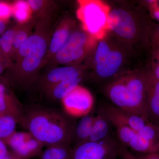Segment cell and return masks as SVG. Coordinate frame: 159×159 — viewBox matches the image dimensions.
Instances as JSON below:
<instances>
[{
  "label": "cell",
  "instance_id": "obj_1",
  "mask_svg": "<svg viewBox=\"0 0 159 159\" xmlns=\"http://www.w3.org/2000/svg\"><path fill=\"white\" fill-rule=\"evenodd\" d=\"M50 17L38 20L34 31L19 49L3 77L12 87L27 89L37 82L51 38Z\"/></svg>",
  "mask_w": 159,
  "mask_h": 159
},
{
  "label": "cell",
  "instance_id": "obj_2",
  "mask_svg": "<svg viewBox=\"0 0 159 159\" xmlns=\"http://www.w3.org/2000/svg\"><path fill=\"white\" fill-rule=\"evenodd\" d=\"M150 77V74H124L109 84L107 94L117 108L126 113L148 120L147 99Z\"/></svg>",
  "mask_w": 159,
  "mask_h": 159
},
{
  "label": "cell",
  "instance_id": "obj_3",
  "mask_svg": "<svg viewBox=\"0 0 159 159\" xmlns=\"http://www.w3.org/2000/svg\"><path fill=\"white\" fill-rule=\"evenodd\" d=\"M25 113L26 129L43 145L70 144L74 129L63 114L38 106Z\"/></svg>",
  "mask_w": 159,
  "mask_h": 159
},
{
  "label": "cell",
  "instance_id": "obj_4",
  "mask_svg": "<svg viewBox=\"0 0 159 159\" xmlns=\"http://www.w3.org/2000/svg\"><path fill=\"white\" fill-rule=\"evenodd\" d=\"M77 16L82 30L95 39L101 40L110 31V6L99 0H79Z\"/></svg>",
  "mask_w": 159,
  "mask_h": 159
},
{
  "label": "cell",
  "instance_id": "obj_5",
  "mask_svg": "<svg viewBox=\"0 0 159 159\" xmlns=\"http://www.w3.org/2000/svg\"><path fill=\"white\" fill-rule=\"evenodd\" d=\"M108 24L110 31L124 40L132 41L139 38L144 43L150 38L153 26L146 16L135 19L131 12L122 8L111 9Z\"/></svg>",
  "mask_w": 159,
  "mask_h": 159
},
{
  "label": "cell",
  "instance_id": "obj_6",
  "mask_svg": "<svg viewBox=\"0 0 159 159\" xmlns=\"http://www.w3.org/2000/svg\"><path fill=\"white\" fill-rule=\"evenodd\" d=\"M97 40L83 30L73 31L68 40L47 65H70L84 58L92 51Z\"/></svg>",
  "mask_w": 159,
  "mask_h": 159
},
{
  "label": "cell",
  "instance_id": "obj_7",
  "mask_svg": "<svg viewBox=\"0 0 159 159\" xmlns=\"http://www.w3.org/2000/svg\"><path fill=\"white\" fill-rule=\"evenodd\" d=\"M119 145L108 136L96 142H85L72 149L69 159H115L119 155Z\"/></svg>",
  "mask_w": 159,
  "mask_h": 159
},
{
  "label": "cell",
  "instance_id": "obj_8",
  "mask_svg": "<svg viewBox=\"0 0 159 159\" xmlns=\"http://www.w3.org/2000/svg\"><path fill=\"white\" fill-rule=\"evenodd\" d=\"M96 73L98 77L107 78L115 75L123 62L122 53L104 41L99 42L95 54Z\"/></svg>",
  "mask_w": 159,
  "mask_h": 159
},
{
  "label": "cell",
  "instance_id": "obj_9",
  "mask_svg": "<svg viewBox=\"0 0 159 159\" xmlns=\"http://www.w3.org/2000/svg\"><path fill=\"white\" fill-rule=\"evenodd\" d=\"M64 110L69 116L81 118L90 113L94 98L89 91L78 85L61 99Z\"/></svg>",
  "mask_w": 159,
  "mask_h": 159
},
{
  "label": "cell",
  "instance_id": "obj_10",
  "mask_svg": "<svg viewBox=\"0 0 159 159\" xmlns=\"http://www.w3.org/2000/svg\"><path fill=\"white\" fill-rule=\"evenodd\" d=\"M11 151L25 159L41 155L44 145L29 132L15 131L3 140Z\"/></svg>",
  "mask_w": 159,
  "mask_h": 159
},
{
  "label": "cell",
  "instance_id": "obj_11",
  "mask_svg": "<svg viewBox=\"0 0 159 159\" xmlns=\"http://www.w3.org/2000/svg\"><path fill=\"white\" fill-rule=\"evenodd\" d=\"M0 113L12 117L17 124L26 128L25 111L12 86L3 76L0 77Z\"/></svg>",
  "mask_w": 159,
  "mask_h": 159
},
{
  "label": "cell",
  "instance_id": "obj_12",
  "mask_svg": "<svg viewBox=\"0 0 159 159\" xmlns=\"http://www.w3.org/2000/svg\"><path fill=\"white\" fill-rule=\"evenodd\" d=\"M74 23L70 19H64L60 22L50 39L44 66L66 44L74 31Z\"/></svg>",
  "mask_w": 159,
  "mask_h": 159
},
{
  "label": "cell",
  "instance_id": "obj_13",
  "mask_svg": "<svg viewBox=\"0 0 159 159\" xmlns=\"http://www.w3.org/2000/svg\"><path fill=\"white\" fill-rule=\"evenodd\" d=\"M102 111L113 125H126L136 132L149 122L148 119L143 117L126 113L115 106L109 105L103 108Z\"/></svg>",
  "mask_w": 159,
  "mask_h": 159
},
{
  "label": "cell",
  "instance_id": "obj_14",
  "mask_svg": "<svg viewBox=\"0 0 159 159\" xmlns=\"http://www.w3.org/2000/svg\"><path fill=\"white\" fill-rule=\"evenodd\" d=\"M81 72L78 68L74 66L57 67L50 70L43 77L38 80L40 88L45 92L51 87L63 80Z\"/></svg>",
  "mask_w": 159,
  "mask_h": 159
},
{
  "label": "cell",
  "instance_id": "obj_15",
  "mask_svg": "<svg viewBox=\"0 0 159 159\" xmlns=\"http://www.w3.org/2000/svg\"><path fill=\"white\" fill-rule=\"evenodd\" d=\"M150 74L147 99V115L149 122L159 126V80Z\"/></svg>",
  "mask_w": 159,
  "mask_h": 159
},
{
  "label": "cell",
  "instance_id": "obj_16",
  "mask_svg": "<svg viewBox=\"0 0 159 159\" xmlns=\"http://www.w3.org/2000/svg\"><path fill=\"white\" fill-rule=\"evenodd\" d=\"M81 72L77 73L63 80L51 87L45 92L50 99H61L74 89L82 80Z\"/></svg>",
  "mask_w": 159,
  "mask_h": 159
},
{
  "label": "cell",
  "instance_id": "obj_17",
  "mask_svg": "<svg viewBox=\"0 0 159 159\" xmlns=\"http://www.w3.org/2000/svg\"><path fill=\"white\" fill-rule=\"evenodd\" d=\"M110 122L102 111L97 113L95 116L90 135L87 142H98L108 137Z\"/></svg>",
  "mask_w": 159,
  "mask_h": 159
},
{
  "label": "cell",
  "instance_id": "obj_18",
  "mask_svg": "<svg viewBox=\"0 0 159 159\" xmlns=\"http://www.w3.org/2000/svg\"><path fill=\"white\" fill-rule=\"evenodd\" d=\"M38 18H32L25 24H17L15 26L13 45V56L11 62L15 57L19 49L32 33V29L36 26Z\"/></svg>",
  "mask_w": 159,
  "mask_h": 159
},
{
  "label": "cell",
  "instance_id": "obj_19",
  "mask_svg": "<svg viewBox=\"0 0 159 159\" xmlns=\"http://www.w3.org/2000/svg\"><path fill=\"white\" fill-rule=\"evenodd\" d=\"M95 116L89 115L81 117L74 129L73 137L77 142V145L87 142L90 135Z\"/></svg>",
  "mask_w": 159,
  "mask_h": 159
},
{
  "label": "cell",
  "instance_id": "obj_20",
  "mask_svg": "<svg viewBox=\"0 0 159 159\" xmlns=\"http://www.w3.org/2000/svg\"><path fill=\"white\" fill-rule=\"evenodd\" d=\"M128 146L134 150L142 154L159 152V144L142 138L137 132L129 144Z\"/></svg>",
  "mask_w": 159,
  "mask_h": 159
},
{
  "label": "cell",
  "instance_id": "obj_21",
  "mask_svg": "<svg viewBox=\"0 0 159 159\" xmlns=\"http://www.w3.org/2000/svg\"><path fill=\"white\" fill-rule=\"evenodd\" d=\"M72 149L70 144L50 145L41 155V159H69Z\"/></svg>",
  "mask_w": 159,
  "mask_h": 159
},
{
  "label": "cell",
  "instance_id": "obj_22",
  "mask_svg": "<svg viewBox=\"0 0 159 159\" xmlns=\"http://www.w3.org/2000/svg\"><path fill=\"white\" fill-rule=\"evenodd\" d=\"M12 14L18 24H25L32 18V12L27 1H16L11 4Z\"/></svg>",
  "mask_w": 159,
  "mask_h": 159
},
{
  "label": "cell",
  "instance_id": "obj_23",
  "mask_svg": "<svg viewBox=\"0 0 159 159\" xmlns=\"http://www.w3.org/2000/svg\"><path fill=\"white\" fill-rule=\"evenodd\" d=\"M32 12L38 18L50 17L54 6L53 2L43 0L27 1Z\"/></svg>",
  "mask_w": 159,
  "mask_h": 159
},
{
  "label": "cell",
  "instance_id": "obj_24",
  "mask_svg": "<svg viewBox=\"0 0 159 159\" xmlns=\"http://www.w3.org/2000/svg\"><path fill=\"white\" fill-rule=\"evenodd\" d=\"M15 31V26L6 30L0 37V49L3 53L11 60V61L13 56Z\"/></svg>",
  "mask_w": 159,
  "mask_h": 159
},
{
  "label": "cell",
  "instance_id": "obj_25",
  "mask_svg": "<svg viewBox=\"0 0 159 159\" xmlns=\"http://www.w3.org/2000/svg\"><path fill=\"white\" fill-rule=\"evenodd\" d=\"M16 124L12 117L0 113V140L3 141L15 131Z\"/></svg>",
  "mask_w": 159,
  "mask_h": 159
},
{
  "label": "cell",
  "instance_id": "obj_26",
  "mask_svg": "<svg viewBox=\"0 0 159 159\" xmlns=\"http://www.w3.org/2000/svg\"><path fill=\"white\" fill-rule=\"evenodd\" d=\"M140 136L159 144V126L149 122L137 132Z\"/></svg>",
  "mask_w": 159,
  "mask_h": 159
},
{
  "label": "cell",
  "instance_id": "obj_27",
  "mask_svg": "<svg viewBox=\"0 0 159 159\" xmlns=\"http://www.w3.org/2000/svg\"><path fill=\"white\" fill-rule=\"evenodd\" d=\"M116 129L117 134L119 140L124 145L128 146L136 132L126 125L116 124L114 125Z\"/></svg>",
  "mask_w": 159,
  "mask_h": 159
},
{
  "label": "cell",
  "instance_id": "obj_28",
  "mask_svg": "<svg viewBox=\"0 0 159 159\" xmlns=\"http://www.w3.org/2000/svg\"><path fill=\"white\" fill-rule=\"evenodd\" d=\"M12 14L11 4L7 2H0V20L6 22Z\"/></svg>",
  "mask_w": 159,
  "mask_h": 159
},
{
  "label": "cell",
  "instance_id": "obj_29",
  "mask_svg": "<svg viewBox=\"0 0 159 159\" xmlns=\"http://www.w3.org/2000/svg\"><path fill=\"white\" fill-rule=\"evenodd\" d=\"M152 17L159 22V1H146Z\"/></svg>",
  "mask_w": 159,
  "mask_h": 159
},
{
  "label": "cell",
  "instance_id": "obj_30",
  "mask_svg": "<svg viewBox=\"0 0 159 159\" xmlns=\"http://www.w3.org/2000/svg\"><path fill=\"white\" fill-rule=\"evenodd\" d=\"M153 61H152V66H153V73L152 75L156 79L159 80V50L154 49L153 51Z\"/></svg>",
  "mask_w": 159,
  "mask_h": 159
},
{
  "label": "cell",
  "instance_id": "obj_31",
  "mask_svg": "<svg viewBox=\"0 0 159 159\" xmlns=\"http://www.w3.org/2000/svg\"><path fill=\"white\" fill-rule=\"evenodd\" d=\"M11 61L0 49V77L4 72L11 66Z\"/></svg>",
  "mask_w": 159,
  "mask_h": 159
},
{
  "label": "cell",
  "instance_id": "obj_32",
  "mask_svg": "<svg viewBox=\"0 0 159 159\" xmlns=\"http://www.w3.org/2000/svg\"><path fill=\"white\" fill-rule=\"evenodd\" d=\"M119 155L121 159H136L134 155L123 145H119Z\"/></svg>",
  "mask_w": 159,
  "mask_h": 159
},
{
  "label": "cell",
  "instance_id": "obj_33",
  "mask_svg": "<svg viewBox=\"0 0 159 159\" xmlns=\"http://www.w3.org/2000/svg\"><path fill=\"white\" fill-rule=\"evenodd\" d=\"M136 159H159V152L149 154H142L134 156Z\"/></svg>",
  "mask_w": 159,
  "mask_h": 159
},
{
  "label": "cell",
  "instance_id": "obj_34",
  "mask_svg": "<svg viewBox=\"0 0 159 159\" xmlns=\"http://www.w3.org/2000/svg\"><path fill=\"white\" fill-rule=\"evenodd\" d=\"M7 146L2 140H0V159L3 158L9 152Z\"/></svg>",
  "mask_w": 159,
  "mask_h": 159
},
{
  "label": "cell",
  "instance_id": "obj_35",
  "mask_svg": "<svg viewBox=\"0 0 159 159\" xmlns=\"http://www.w3.org/2000/svg\"><path fill=\"white\" fill-rule=\"evenodd\" d=\"M2 159H25L19 156L13 152H9L7 155Z\"/></svg>",
  "mask_w": 159,
  "mask_h": 159
},
{
  "label": "cell",
  "instance_id": "obj_36",
  "mask_svg": "<svg viewBox=\"0 0 159 159\" xmlns=\"http://www.w3.org/2000/svg\"><path fill=\"white\" fill-rule=\"evenodd\" d=\"M6 29V22L0 20V34H2L5 32Z\"/></svg>",
  "mask_w": 159,
  "mask_h": 159
},
{
  "label": "cell",
  "instance_id": "obj_37",
  "mask_svg": "<svg viewBox=\"0 0 159 159\" xmlns=\"http://www.w3.org/2000/svg\"><path fill=\"white\" fill-rule=\"evenodd\" d=\"M151 31L156 34H159V25L155 26H152Z\"/></svg>",
  "mask_w": 159,
  "mask_h": 159
}]
</instances>
